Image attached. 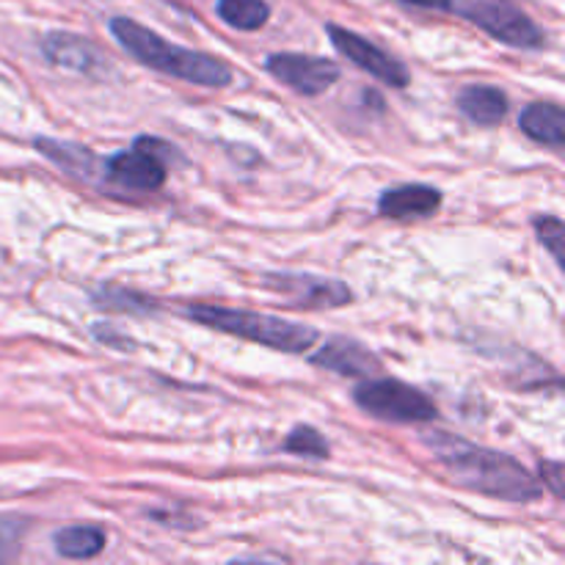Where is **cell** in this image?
<instances>
[{"instance_id": "cell-18", "label": "cell", "mask_w": 565, "mask_h": 565, "mask_svg": "<svg viewBox=\"0 0 565 565\" xmlns=\"http://www.w3.org/2000/svg\"><path fill=\"white\" fill-rule=\"evenodd\" d=\"M281 450L290 452L298 458H312V461H326L331 452L329 441L312 425H296V428L287 434V439L281 441Z\"/></svg>"}, {"instance_id": "cell-10", "label": "cell", "mask_w": 565, "mask_h": 565, "mask_svg": "<svg viewBox=\"0 0 565 565\" xmlns=\"http://www.w3.org/2000/svg\"><path fill=\"white\" fill-rule=\"evenodd\" d=\"M309 362L329 373L348 375V379H362V375H373L381 370L379 356L351 337H329L318 348V353L309 356Z\"/></svg>"}, {"instance_id": "cell-19", "label": "cell", "mask_w": 565, "mask_h": 565, "mask_svg": "<svg viewBox=\"0 0 565 565\" xmlns=\"http://www.w3.org/2000/svg\"><path fill=\"white\" fill-rule=\"evenodd\" d=\"M94 303L103 309H114V312H127V315H149L158 309V303L147 296H138V292L125 290V287H103L99 292H94Z\"/></svg>"}, {"instance_id": "cell-22", "label": "cell", "mask_w": 565, "mask_h": 565, "mask_svg": "<svg viewBox=\"0 0 565 565\" xmlns=\"http://www.w3.org/2000/svg\"><path fill=\"white\" fill-rule=\"evenodd\" d=\"M132 147H136V149H143V152H149V154H152V158H158L160 163H166V166H169V160H171V158L182 160V154L177 152L174 143L163 141V138H154V136H138V138H136V143H132Z\"/></svg>"}, {"instance_id": "cell-3", "label": "cell", "mask_w": 565, "mask_h": 565, "mask_svg": "<svg viewBox=\"0 0 565 565\" xmlns=\"http://www.w3.org/2000/svg\"><path fill=\"white\" fill-rule=\"evenodd\" d=\"M185 318H191L199 326H207L213 331H221V334L257 342V345H265L279 353H303L320 340L318 329H312V326L292 323V320L274 318V315L252 312V309L191 303L185 309Z\"/></svg>"}, {"instance_id": "cell-7", "label": "cell", "mask_w": 565, "mask_h": 565, "mask_svg": "<svg viewBox=\"0 0 565 565\" xmlns=\"http://www.w3.org/2000/svg\"><path fill=\"white\" fill-rule=\"evenodd\" d=\"M263 285L285 298L287 307L296 309H337L351 303L353 298L345 281L312 274H268Z\"/></svg>"}, {"instance_id": "cell-11", "label": "cell", "mask_w": 565, "mask_h": 565, "mask_svg": "<svg viewBox=\"0 0 565 565\" xmlns=\"http://www.w3.org/2000/svg\"><path fill=\"white\" fill-rule=\"evenodd\" d=\"M441 202H445V196H441L439 188L414 182V185L390 188V191L381 193L379 213L395 221L430 218V215H436V210L441 207Z\"/></svg>"}, {"instance_id": "cell-6", "label": "cell", "mask_w": 565, "mask_h": 565, "mask_svg": "<svg viewBox=\"0 0 565 565\" xmlns=\"http://www.w3.org/2000/svg\"><path fill=\"white\" fill-rule=\"evenodd\" d=\"M265 70L301 97H320L342 75L334 61L307 53H270L265 58Z\"/></svg>"}, {"instance_id": "cell-25", "label": "cell", "mask_w": 565, "mask_h": 565, "mask_svg": "<svg viewBox=\"0 0 565 565\" xmlns=\"http://www.w3.org/2000/svg\"><path fill=\"white\" fill-rule=\"evenodd\" d=\"M401 3L414 6V9H430V11H450L452 0H401Z\"/></svg>"}, {"instance_id": "cell-20", "label": "cell", "mask_w": 565, "mask_h": 565, "mask_svg": "<svg viewBox=\"0 0 565 565\" xmlns=\"http://www.w3.org/2000/svg\"><path fill=\"white\" fill-rule=\"evenodd\" d=\"M535 230H539V241L546 252L552 254L557 265L563 268V241H565V226L557 215H544V218H535Z\"/></svg>"}, {"instance_id": "cell-14", "label": "cell", "mask_w": 565, "mask_h": 565, "mask_svg": "<svg viewBox=\"0 0 565 565\" xmlns=\"http://www.w3.org/2000/svg\"><path fill=\"white\" fill-rule=\"evenodd\" d=\"M519 130L550 149L565 147V110L557 103H530L519 114Z\"/></svg>"}, {"instance_id": "cell-8", "label": "cell", "mask_w": 565, "mask_h": 565, "mask_svg": "<svg viewBox=\"0 0 565 565\" xmlns=\"http://www.w3.org/2000/svg\"><path fill=\"white\" fill-rule=\"evenodd\" d=\"M326 31H329V39L331 44H334L337 53L345 55L353 66H359V70H364L367 75H373L375 81L386 83V86L392 88H406L408 83H412V75H408L406 66L397 58H392V55L386 53V50H381L379 44L370 42V39L359 36V33L348 31V28L342 25H334V22H329Z\"/></svg>"}, {"instance_id": "cell-16", "label": "cell", "mask_w": 565, "mask_h": 565, "mask_svg": "<svg viewBox=\"0 0 565 565\" xmlns=\"http://www.w3.org/2000/svg\"><path fill=\"white\" fill-rule=\"evenodd\" d=\"M53 546L66 561H92L105 550V530L97 524H72L53 535Z\"/></svg>"}, {"instance_id": "cell-24", "label": "cell", "mask_w": 565, "mask_h": 565, "mask_svg": "<svg viewBox=\"0 0 565 565\" xmlns=\"http://www.w3.org/2000/svg\"><path fill=\"white\" fill-rule=\"evenodd\" d=\"M541 475L546 478V486L552 489V494L563 497V463L561 461H544L541 463Z\"/></svg>"}, {"instance_id": "cell-13", "label": "cell", "mask_w": 565, "mask_h": 565, "mask_svg": "<svg viewBox=\"0 0 565 565\" xmlns=\"http://www.w3.org/2000/svg\"><path fill=\"white\" fill-rule=\"evenodd\" d=\"M33 147H36V152L42 154V158H47L50 163H55L61 171H66V174L77 177V180L92 182L94 174L103 177V160H99L92 149L83 147V143L36 136L33 138Z\"/></svg>"}, {"instance_id": "cell-5", "label": "cell", "mask_w": 565, "mask_h": 565, "mask_svg": "<svg viewBox=\"0 0 565 565\" xmlns=\"http://www.w3.org/2000/svg\"><path fill=\"white\" fill-rule=\"evenodd\" d=\"M472 25L489 33L497 42L516 50H541L546 44V33L530 20L524 11L513 9L508 3H494V0H475L461 9Z\"/></svg>"}, {"instance_id": "cell-2", "label": "cell", "mask_w": 565, "mask_h": 565, "mask_svg": "<svg viewBox=\"0 0 565 565\" xmlns=\"http://www.w3.org/2000/svg\"><path fill=\"white\" fill-rule=\"evenodd\" d=\"M110 33H114L116 42H119L138 64L177 77V81L207 88H226L235 81L230 64H224L221 58L202 53V50L180 47V44L166 42V39L158 36L152 28L130 20V17H114V20H110Z\"/></svg>"}, {"instance_id": "cell-4", "label": "cell", "mask_w": 565, "mask_h": 565, "mask_svg": "<svg viewBox=\"0 0 565 565\" xmlns=\"http://www.w3.org/2000/svg\"><path fill=\"white\" fill-rule=\"evenodd\" d=\"M353 401L364 414L384 423H434L439 417L436 403L417 386L397 379H373L364 381L353 390Z\"/></svg>"}, {"instance_id": "cell-9", "label": "cell", "mask_w": 565, "mask_h": 565, "mask_svg": "<svg viewBox=\"0 0 565 565\" xmlns=\"http://www.w3.org/2000/svg\"><path fill=\"white\" fill-rule=\"evenodd\" d=\"M103 180L125 191H158L166 182V163L132 147L103 160Z\"/></svg>"}, {"instance_id": "cell-21", "label": "cell", "mask_w": 565, "mask_h": 565, "mask_svg": "<svg viewBox=\"0 0 565 565\" xmlns=\"http://www.w3.org/2000/svg\"><path fill=\"white\" fill-rule=\"evenodd\" d=\"M28 533V519L0 516V561H11L20 552L22 535Z\"/></svg>"}, {"instance_id": "cell-15", "label": "cell", "mask_w": 565, "mask_h": 565, "mask_svg": "<svg viewBox=\"0 0 565 565\" xmlns=\"http://www.w3.org/2000/svg\"><path fill=\"white\" fill-rule=\"evenodd\" d=\"M456 105L469 121L480 127H494L508 116V94L497 86H483V83L461 88Z\"/></svg>"}, {"instance_id": "cell-12", "label": "cell", "mask_w": 565, "mask_h": 565, "mask_svg": "<svg viewBox=\"0 0 565 565\" xmlns=\"http://www.w3.org/2000/svg\"><path fill=\"white\" fill-rule=\"evenodd\" d=\"M42 55L53 66H61L66 72H83V75L97 70L103 61L99 50L77 33H47L42 39Z\"/></svg>"}, {"instance_id": "cell-17", "label": "cell", "mask_w": 565, "mask_h": 565, "mask_svg": "<svg viewBox=\"0 0 565 565\" xmlns=\"http://www.w3.org/2000/svg\"><path fill=\"white\" fill-rule=\"evenodd\" d=\"M215 14L235 31H259L270 20V6L265 0H218Z\"/></svg>"}, {"instance_id": "cell-1", "label": "cell", "mask_w": 565, "mask_h": 565, "mask_svg": "<svg viewBox=\"0 0 565 565\" xmlns=\"http://www.w3.org/2000/svg\"><path fill=\"white\" fill-rule=\"evenodd\" d=\"M423 441L450 478L475 494L505 502H535L541 497V483L533 472L505 452L472 445L445 430L425 434Z\"/></svg>"}, {"instance_id": "cell-23", "label": "cell", "mask_w": 565, "mask_h": 565, "mask_svg": "<svg viewBox=\"0 0 565 565\" xmlns=\"http://www.w3.org/2000/svg\"><path fill=\"white\" fill-rule=\"evenodd\" d=\"M92 334H94V340L103 342V345H108V348H119V351H125V348L127 351H132V348H136V342H132L125 331H116L110 323H94Z\"/></svg>"}]
</instances>
